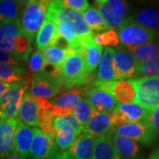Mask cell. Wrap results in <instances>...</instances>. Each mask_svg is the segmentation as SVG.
I'll use <instances>...</instances> for the list:
<instances>
[{"label": "cell", "instance_id": "1", "mask_svg": "<svg viewBox=\"0 0 159 159\" xmlns=\"http://www.w3.org/2000/svg\"><path fill=\"white\" fill-rule=\"evenodd\" d=\"M46 19L54 23L66 22L70 24L74 28L80 42L94 39V33L84 21L83 14L66 8L61 0L50 1Z\"/></svg>", "mask_w": 159, "mask_h": 159}, {"label": "cell", "instance_id": "2", "mask_svg": "<svg viewBox=\"0 0 159 159\" xmlns=\"http://www.w3.org/2000/svg\"><path fill=\"white\" fill-rule=\"evenodd\" d=\"M60 78L65 89L81 88L96 81L93 74L87 72L82 56L72 49L60 68Z\"/></svg>", "mask_w": 159, "mask_h": 159}, {"label": "cell", "instance_id": "3", "mask_svg": "<svg viewBox=\"0 0 159 159\" xmlns=\"http://www.w3.org/2000/svg\"><path fill=\"white\" fill-rule=\"evenodd\" d=\"M31 41L20 31L18 20L0 26V50L20 60H28L32 51Z\"/></svg>", "mask_w": 159, "mask_h": 159}, {"label": "cell", "instance_id": "4", "mask_svg": "<svg viewBox=\"0 0 159 159\" xmlns=\"http://www.w3.org/2000/svg\"><path fill=\"white\" fill-rule=\"evenodd\" d=\"M50 1L31 0L24 6L21 14L18 19L20 31L31 42L38 33L46 20L47 10Z\"/></svg>", "mask_w": 159, "mask_h": 159}, {"label": "cell", "instance_id": "5", "mask_svg": "<svg viewBox=\"0 0 159 159\" xmlns=\"http://www.w3.org/2000/svg\"><path fill=\"white\" fill-rule=\"evenodd\" d=\"M118 34L120 43L129 51L159 39V33L153 32L140 26L139 24L134 22L130 17L127 18L124 27L119 29Z\"/></svg>", "mask_w": 159, "mask_h": 159}, {"label": "cell", "instance_id": "6", "mask_svg": "<svg viewBox=\"0 0 159 159\" xmlns=\"http://www.w3.org/2000/svg\"><path fill=\"white\" fill-rule=\"evenodd\" d=\"M135 89V103L147 110L159 107V76L131 79Z\"/></svg>", "mask_w": 159, "mask_h": 159}, {"label": "cell", "instance_id": "7", "mask_svg": "<svg viewBox=\"0 0 159 159\" xmlns=\"http://www.w3.org/2000/svg\"><path fill=\"white\" fill-rule=\"evenodd\" d=\"M64 89L60 76L45 71L33 75L29 93L34 98L49 100L57 96Z\"/></svg>", "mask_w": 159, "mask_h": 159}, {"label": "cell", "instance_id": "8", "mask_svg": "<svg viewBox=\"0 0 159 159\" xmlns=\"http://www.w3.org/2000/svg\"><path fill=\"white\" fill-rule=\"evenodd\" d=\"M111 133L114 135L125 137L134 142H141L145 146L154 145L158 138L145 120L121 125L114 128Z\"/></svg>", "mask_w": 159, "mask_h": 159}, {"label": "cell", "instance_id": "9", "mask_svg": "<svg viewBox=\"0 0 159 159\" xmlns=\"http://www.w3.org/2000/svg\"><path fill=\"white\" fill-rule=\"evenodd\" d=\"M29 86L26 83L13 84L0 97V120L15 119L19 114L20 103Z\"/></svg>", "mask_w": 159, "mask_h": 159}, {"label": "cell", "instance_id": "10", "mask_svg": "<svg viewBox=\"0 0 159 159\" xmlns=\"http://www.w3.org/2000/svg\"><path fill=\"white\" fill-rule=\"evenodd\" d=\"M83 97H85L83 88L66 89L50 101L51 110L55 117H66L72 115L75 106L84 99Z\"/></svg>", "mask_w": 159, "mask_h": 159}, {"label": "cell", "instance_id": "11", "mask_svg": "<svg viewBox=\"0 0 159 159\" xmlns=\"http://www.w3.org/2000/svg\"><path fill=\"white\" fill-rule=\"evenodd\" d=\"M148 110L135 102L132 103H118L112 113L113 129L119 126L144 121L148 115Z\"/></svg>", "mask_w": 159, "mask_h": 159}, {"label": "cell", "instance_id": "12", "mask_svg": "<svg viewBox=\"0 0 159 159\" xmlns=\"http://www.w3.org/2000/svg\"><path fill=\"white\" fill-rule=\"evenodd\" d=\"M57 153L58 149L53 137L39 128H34L29 159H52Z\"/></svg>", "mask_w": 159, "mask_h": 159}, {"label": "cell", "instance_id": "13", "mask_svg": "<svg viewBox=\"0 0 159 159\" xmlns=\"http://www.w3.org/2000/svg\"><path fill=\"white\" fill-rule=\"evenodd\" d=\"M112 62L116 80L134 76L137 62L132 52L126 48L120 47L114 50Z\"/></svg>", "mask_w": 159, "mask_h": 159}, {"label": "cell", "instance_id": "14", "mask_svg": "<svg viewBox=\"0 0 159 159\" xmlns=\"http://www.w3.org/2000/svg\"><path fill=\"white\" fill-rule=\"evenodd\" d=\"M94 86L110 93L119 103L135 102V89L130 80H118L109 83L95 82Z\"/></svg>", "mask_w": 159, "mask_h": 159}, {"label": "cell", "instance_id": "15", "mask_svg": "<svg viewBox=\"0 0 159 159\" xmlns=\"http://www.w3.org/2000/svg\"><path fill=\"white\" fill-rule=\"evenodd\" d=\"M84 96L92 107L99 112H112L118 104L114 97L105 90L93 85L83 88Z\"/></svg>", "mask_w": 159, "mask_h": 159}, {"label": "cell", "instance_id": "16", "mask_svg": "<svg viewBox=\"0 0 159 159\" xmlns=\"http://www.w3.org/2000/svg\"><path fill=\"white\" fill-rule=\"evenodd\" d=\"M54 128V135L53 139L57 145V148H59L62 152L68 151L71 147L74 145L76 141L77 136L79 135L74 129L69 125L64 117H56L53 122Z\"/></svg>", "mask_w": 159, "mask_h": 159}, {"label": "cell", "instance_id": "17", "mask_svg": "<svg viewBox=\"0 0 159 159\" xmlns=\"http://www.w3.org/2000/svg\"><path fill=\"white\" fill-rule=\"evenodd\" d=\"M19 123L16 118L0 120V159H6L12 153Z\"/></svg>", "mask_w": 159, "mask_h": 159}, {"label": "cell", "instance_id": "18", "mask_svg": "<svg viewBox=\"0 0 159 159\" xmlns=\"http://www.w3.org/2000/svg\"><path fill=\"white\" fill-rule=\"evenodd\" d=\"M112 130V113L95 111L87 125L83 127L82 132L94 138H98L111 133Z\"/></svg>", "mask_w": 159, "mask_h": 159}, {"label": "cell", "instance_id": "19", "mask_svg": "<svg viewBox=\"0 0 159 159\" xmlns=\"http://www.w3.org/2000/svg\"><path fill=\"white\" fill-rule=\"evenodd\" d=\"M39 102L29 92H26L19 110V120L29 126H38L40 123Z\"/></svg>", "mask_w": 159, "mask_h": 159}, {"label": "cell", "instance_id": "20", "mask_svg": "<svg viewBox=\"0 0 159 159\" xmlns=\"http://www.w3.org/2000/svg\"><path fill=\"white\" fill-rule=\"evenodd\" d=\"M34 135V128L20 122L15 134L14 147L12 152L20 155L23 159H29V151L33 142Z\"/></svg>", "mask_w": 159, "mask_h": 159}, {"label": "cell", "instance_id": "21", "mask_svg": "<svg viewBox=\"0 0 159 159\" xmlns=\"http://www.w3.org/2000/svg\"><path fill=\"white\" fill-rule=\"evenodd\" d=\"M34 39L36 48L41 52H43L51 46L57 44L60 40V35L57 32L56 23L46 19Z\"/></svg>", "mask_w": 159, "mask_h": 159}, {"label": "cell", "instance_id": "22", "mask_svg": "<svg viewBox=\"0 0 159 159\" xmlns=\"http://www.w3.org/2000/svg\"><path fill=\"white\" fill-rule=\"evenodd\" d=\"M96 139L88 134H82L77 137L74 145L68 151L70 159H91Z\"/></svg>", "mask_w": 159, "mask_h": 159}, {"label": "cell", "instance_id": "23", "mask_svg": "<svg viewBox=\"0 0 159 159\" xmlns=\"http://www.w3.org/2000/svg\"><path fill=\"white\" fill-rule=\"evenodd\" d=\"M91 159H120L114 147L111 133L96 139Z\"/></svg>", "mask_w": 159, "mask_h": 159}, {"label": "cell", "instance_id": "24", "mask_svg": "<svg viewBox=\"0 0 159 159\" xmlns=\"http://www.w3.org/2000/svg\"><path fill=\"white\" fill-rule=\"evenodd\" d=\"M130 19L145 29L159 33V9L147 7L135 11Z\"/></svg>", "mask_w": 159, "mask_h": 159}, {"label": "cell", "instance_id": "25", "mask_svg": "<svg viewBox=\"0 0 159 159\" xmlns=\"http://www.w3.org/2000/svg\"><path fill=\"white\" fill-rule=\"evenodd\" d=\"M32 78H29L24 69L19 66L0 64V80L8 84L26 83L29 86L31 84Z\"/></svg>", "mask_w": 159, "mask_h": 159}, {"label": "cell", "instance_id": "26", "mask_svg": "<svg viewBox=\"0 0 159 159\" xmlns=\"http://www.w3.org/2000/svg\"><path fill=\"white\" fill-rule=\"evenodd\" d=\"M80 53L85 62L86 69L89 74H92L100 64L102 56V47L96 43L95 40H92L82 48L76 51Z\"/></svg>", "mask_w": 159, "mask_h": 159}, {"label": "cell", "instance_id": "27", "mask_svg": "<svg viewBox=\"0 0 159 159\" xmlns=\"http://www.w3.org/2000/svg\"><path fill=\"white\" fill-rule=\"evenodd\" d=\"M112 142L120 159H138L141 148L136 142L112 134Z\"/></svg>", "mask_w": 159, "mask_h": 159}, {"label": "cell", "instance_id": "28", "mask_svg": "<svg viewBox=\"0 0 159 159\" xmlns=\"http://www.w3.org/2000/svg\"><path fill=\"white\" fill-rule=\"evenodd\" d=\"M113 51L114 49L110 48V47L104 49L101 61L98 66V70H97L96 81L102 82V83H109V82H112L114 80H116L113 62H112Z\"/></svg>", "mask_w": 159, "mask_h": 159}, {"label": "cell", "instance_id": "29", "mask_svg": "<svg viewBox=\"0 0 159 159\" xmlns=\"http://www.w3.org/2000/svg\"><path fill=\"white\" fill-rule=\"evenodd\" d=\"M29 1L0 0V17L4 23H11L18 20L24 6Z\"/></svg>", "mask_w": 159, "mask_h": 159}, {"label": "cell", "instance_id": "30", "mask_svg": "<svg viewBox=\"0 0 159 159\" xmlns=\"http://www.w3.org/2000/svg\"><path fill=\"white\" fill-rule=\"evenodd\" d=\"M71 51V48L69 46L62 47V46L56 44L51 46L47 50L43 52L46 64L51 66L53 68L60 70L66 58Z\"/></svg>", "mask_w": 159, "mask_h": 159}, {"label": "cell", "instance_id": "31", "mask_svg": "<svg viewBox=\"0 0 159 159\" xmlns=\"http://www.w3.org/2000/svg\"><path fill=\"white\" fill-rule=\"evenodd\" d=\"M94 6L101 13L108 29H112L116 31L124 27V25L127 20V18L125 19V18L116 17L110 10L106 3V0H96L94 1Z\"/></svg>", "mask_w": 159, "mask_h": 159}, {"label": "cell", "instance_id": "32", "mask_svg": "<svg viewBox=\"0 0 159 159\" xmlns=\"http://www.w3.org/2000/svg\"><path fill=\"white\" fill-rule=\"evenodd\" d=\"M137 64H142L153 60L159 57V39L145 45L131 50Z\"/></svg>", "mask_w": 159, "mask_h": 159}, {"label": "cell", "instance_id": "33", "mask_svg": "<svg viewBox=\"0 0 159 159\" xmlns=\"http://www.w3.org/2000/svg\"><path fill=\"white\" fill-rule=\"evenodd\" d=\"M83 19L91 30L102 31L108 30V28L102 19L101 13L95 6H89L83 13Z\"/></svg>", "mask_w": 159, "mask_h": 159}, {"label": "cell", "instance_id": "34", "mask_svg": "<svg viewBox=\"0 0 159 159\" xmlns=\"http://www.w3.org/2000/svg\"><path fill=\"white\" fill-rule=\"evenodd\" d=\"M95 111H97L92 107V105L88 102V100L84 98L75 106L73 111V115L78 120L80 124L84 127L93 116V114L95 113Z\"/></svg>", "mask_w": 159, "mask_h": 159}, {"label": "cell", "instance_id": "35", "mask_svg": "<svg viewBox=\"0 0 159 159\" xmlns=\"http://www.w3.org/2000/svg\"><path fill=\"white\" fill-rule=\"evenodd\" d=\"M135 77H152L159 76V57L148 62L137 64Z\"/></svg>", "mask_w": 159, "mask_h": 159}, {"label": "cell", "instance_id": "36", "mask_svg": "<svg viewBox=\"0 0 159 159\" xmlns=\"http://www.w3.org/2000/svg\"><path fill=\"white\" fill-rule=\"evenodd\" d=\"M94 40L96 43L100 46H112L119 47L120 44L119 34L117 31L112 29L105 30L104 32H101L94 36Z\"/></svg>", "mask_w": 159, "mask_h": 159}, {"label": "cell", "instance_id": "37", "mask_svg": "<svg viewBox=\"0 0 159 159\" xmlns=\"http://www.w3.org/2000/svg\"><path fill=\"white\" fill-rule=\"evenodd\" d=\"M46 64L43 52L39 51H34L28 59V66L29 69L34 74H40L44 72L46 69Z\"/></svg>", "mask_w": 159, "mask_h": 159}, {"label": "cell", "instance_id": "38", "mask_svg": "<svg viewBox=\"0 0 159 159\" xmlns=\"http://www.w3.org/2000/svg\"><path fill=\"white\" fill-rule=\"evenodd\" d=\"M110 10L116 17L124 18L128 10V4L123 0H106Z\"/></svg>", "mask_w": 159, "mask_h": 159}, {"label": "cell", "instance_id": "39", "mask_svg": "<svg viewBox=\"0 0 159 159\" xmlns=\"http://www.w3.org/2000/svg\"><path fill=\"white\" fill-rule=\"evenodd\" d=\"M62 3L66 8L81 13L89 7V3L87 0H63Z\"/></svg>", "mask_w": 159, "mask_h": 159}, {"label": "cell", "instance_id": "40", "mask_svg": "<svg viewBox=\"0 0 159 159\" xmlns=\"http://www.w3.org/2000/svg\"><path fill=\"white\" fill-rule=\"evenodd\" d=\"M145 121L148 123L156 135L159 137V107L153 110H148Z\"/></svg>", "mask_w": 159, "mask_h": 159}, {"label": "cell", "instance_id": "41", "mask_svg": "<svg viewBox=\"0 0 159 159\" xmlns=\"http://www.w3.org/2000/svg\"><path fill=\"white\" fill-rule=\"evenodd\" d=\"M21 60L17 57L11 55L8 52L0 50V64H6V65H13L19 66V64Z\"/></svg>", "mask_w": 159, "mask_h": 159}, {"label": "cell", "instance_id": "42", "mask_svg": "<svg viewBox=\"0 0 159 159\" xmlns=\"http://www.w3.org/2000/svg\"><path fill=\"white\" fill-rule=\"evenodd\" d=\"M12 85H13V84L5 83V82H3V81L0 80V97H2V96L6 93V91L9 90L11 87H12Z\"/></svg>", "mask_w": 159, "mask_h": 159}, {"label": "cell", "instance_id": "43", "mask_svg": "<svg viewBox=\"0 0 159 159\" xmlns=\"http://www.w3.org/2000/svg\"><path fill=\"white\" fill-rule=\"evenodd\" d=\"M147 159H159V145L151 152Z\"/></svg>", "mask_w": 159, "mask_h": 159}, {"label": "cell", "instance_id": "44", "mask_svg": "<svg viewBox=\"0 0 159 159\" xmlns=\"http://www.w3.org/2000/svg\"><path fill=\"white\" fill-rule=\"evenodd\" d=\"M52 159H70L67 152H58Z\"/></svg>", "mask_w": 159, "mask_h": 159}, {"label": "cell", "instance_id": "45", "mask_svg": "<svg viewBox=\"0 0 159 159\" xmlns=\"http://www.w3.org/2000/svg\"><path fill=\"white\" fill-rule=\"evenodd\" d=\"M6 159H23V158L20 157V155H18V154H15L12 152V153H11Z\"/></svg>", "mask_w": 159, "mask_h": 159}, {"label": "cell", "instance_id": "46", "mask_svg": "<svg viewBox=\"0 0 159 159\" xmlns=\"http://www.w3.org/2000/svg\"><path fill=\"white\" fill-rule=\"evenodd\" d=\"M3 24H5V23H4V21H3L2 18L0 17V26H1V25H3Z\"/></svg>", "mask_w": 159, "mask_h": 159}]
</instances>
